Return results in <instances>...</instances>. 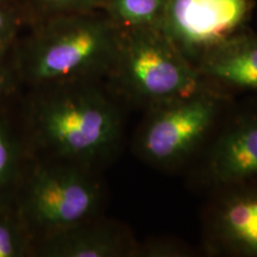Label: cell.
<instances>
[{
	"label": "cell",
	"instance_id": "obj_15",
	"mask_svg": "<svg viewBox=\"0 0 257 257\" xmlns=\"http://www.w3.org/2000/svg\"><path fill=\"white\" fill-rule=\"evenodd\" d=\"M27 22L14 0H0V44L15 41Z\"/></svg>",
	"mask_w": 257,
	"mask_h": 257
},
{
	"label": "cell",
	"instance_id": "obj_8",
	"mask_svg": "<svg viewBox=\"0 0 257 257\" xmlns=\"http://www.w3.org/2000/svg\"><path fill=\"white\" fill-rule=\"evenodd\" d=\"M208 179L218 187L257 181V101L237 108L212 144Z\"/></svg>",
	"mask_w": 257,
	"mask_h": 257
},
{
	"label": "cell",
	"instance_id": "obj_3",
	"mask_svg": "<svg viewBox=\"0 0 257 257\" xmlns=\"http://www.w3.org/2000/svg\"><path fill=\"white\" fill-rule=\"evenodd\" d=\"M102 200L95 169L30 157L12 206L36 244L94 219Z\"/></svg>",
	"mask_w": 257,
	"mask_h": 257
},
{
	"label": "cell",
	"instance_id": "obj_16",
	"mask_svg": "<svg viewBox=\"0 0 257 257\" xmlns=\"http://www.w3.org/2000/svg\"><path fill=\"white\" fill-rule=\"evenodd\" d=\"M15 41L0 44V99L10 91L12 82L16 81L14 69Z\"/></svg>",
	"mask_w": 257,
	"mask_h": 257
},
{
	"label": "cell",
	"instance_id": "obj_12",
	"mask_svg": "<svg viewBox=\"0 0 257 257\" xmlns=\"http://www.w3.org/2000/svg\"><path fill=\"white\" fill-rule=\"evenodd\" d=\"M169 0H105L102 11L123 30L159 28Z\"/></svg>",
	"mask_w": 257,
	"mask_h": 257
},
{
	"label": "cell",
	"instance_id": "obj_14",
	"mask_svg": "<svg viewBox=\"0 0 257 257\" xmlns=\"http://www.w3.org/2000/svg\"><path fill=\"white\" fill-rule=\"evenodd\" d=\"M28 24L54 16L102 10L105 0H14Z\"/></svg>",
	"mask_w": 257,
	"mask_h": 257
},
{
	"label": "cell",
	"instance_id": "obj_2",
	"mask_svg": "<svg viewBox=\"0 0 257 257\" xmlns=\"http://www.w3.org/2000/svg\"><path fill=\"white\" fill-rule=\"evenodd\" d=\"M121 30L102 10L54 16L25 25L14 44L16 81L30 89L107 80Z\"/></svg>",
	"mask_w": 257,
	"mask_h": 257
},
{
	"label": "cell",
	"instance_id": "obj_10",
	"mask_svg": "<svg viewBox=\"0 0 257 257\" xmlns=\"http://www.w3.org/2000/svg\"><path fill=\"white\" fill-rule=\"evenodd\" d=\"M195 67L218 89L257 91V34L243 29L205 54Z\"/></svg>",
	"mask_w": 257,
	"mask_h": 257
},
{
	"label": "cell",
	"instance_id": "obj_11",
	"mask_svg": "<svg viewBox=\"0 0 257 257\" xmlns=\"http://www.w3.org/2000/svg\"><path fill=\"white\" fill-rule=\"evenodd\" d=\"M30 160L22 125L0 112V208L12 206L24 169Z\"/></svg>",
	"mask_w": 257,
	"mask_h": 257
},
{
	"label": "cell",
	"instance_id": "obj_1",
	"mask_svg": "<svg viewBox=\"0 0 257 257\" xmlns=\"http://www.w3.org/2000/svg\"><path fill=\"white\" fill-rule=\"evenodd\" d=\"M22 131L30 157L95 169L119 146L123 118L101 81L31 89Z\"/></svg>",
	"mask_w": 257,
	"mask_h": 257
},
{
	"label": "cell",
	"instance_id": "obj_17",
	"mask_svg": "<svg viewBox=\"0 0 257 257\" xmlns=\"http://www.w3.org/2000/svg\"><path fill=\"white\" fill-rule=\"evenodd\" d=\"M191 252L185 246L173 243H153L147 246L138 248L137 256H186Z\"/></svg>",
	"mask_w": 257,
	"mask_h": 257
},
{
	"label": "cell",
	"instance_id": "obj_7",
	"mask_svg": "<svg viewBox=\"0 0 257 257\" xmlns=\"http://www.w3.org/2000/svg\"><path fill=\"white\" fill-rule=\"evenodd\" d=\"M211 250L257 257V181L221 187L206 217Z\"/></svg>",
	"mask_w": 257,
	"mask_h": 257
},
{
	"label": "cell",
	"instance_id": "obj_5",
	"mask_svg": "<svg viewBox=\"0 0 257 257\" xmlns=\"http://www.w3.org/2000/svg\"><path fill=\"white\" fill-rule=\"evenodd\" d=\"M208 85L185 98L148 108L137 136V149L154 166L179 165L211 134L226 96Z\"/></svg>",
	"mask_w": 257,
	"mask_h": 257
},
{
	"label": "cell",
	"instance_id": "obj_9",
	"mask_svg": "<svg viewBox=\"0 0 257 257\" xmlns=\"http://www.w3.org/2000/svg\"><path fill=\"white\" fill-rule=\"evenodd\" d=\"M140 245L126 229L98 217L35 244L34 255L44 257H130Z\"/></svg>",
	"mask_w": 257,
	"mask_h": 257
},
{
	"label": "cell",
	"instance_id": "obj_13",
	"mask_svg": "<svg viewBox=\"0 0 257 257\" xmlns=\"http://www.w3.org/2000/svg\"><path fill=\"white\" fill-rule=\"evenodd\" d=\"M34 246V239L14 206L0 208V257L31 255Z\"/></svg>",
	"mask_w": 257,
	"mask_h": 257
},
{
	"label": "cell",
	"instance_id": "obj_4",
	"mask_svg": "<svg viewBox=\"0 0 257 257\" xmlns=\"http://www.w3.org/2000/svg\"><path fill=\"white\" fill-rule=\"evenodd\" d=\"M107 80L113 94L148 108L194 94L210 85L159 28L121 31Z\"/></svg>",
	"mask_w": 257,
	"mask_h": 257
},
{
	"label": "cell",
	"instance_id": "obj_6",
	"mask_svg": "<svg viewBox=\"0 0 257 257\" xmlns=\"http://www.w3.org/2000/svg\"><path fill=\"white\" fill-rule=\"evenodd\" d=\"M253 0H169L159 29L197 66L208 51L248 28Z\"/></svg>",
	"mask_w": 257,
	"mask_h": 257
}]
</instances>
